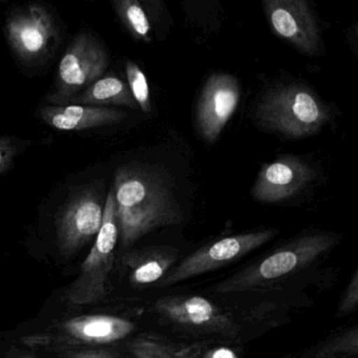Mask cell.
Here are the masks:
<instances>
[{
  "label": "cell",
  "instance_id": "cell-19",
  "mask_svg": "<svg viewBox=\"0 0 358 358\" xmlns=\"http://www.w3.org/2000/svg\"><path fill=\"white\" fill-rule=\"evenodd\" d=\"M117 15L131 36L137 41L150 43L152 24L141 3L137 0H117L113 3Z\"/></svg>",
  "mask_w": 358,
  "mask_h": 358
},
{
  "label": "cell",
  "instance_id": "cell-4",
  "mask_svg": "<svg viewBox=\"0 0 358 358\" xmlns=\"http://www.w3.org/2000/svg\"><path fill=\"white\" fill-rule=\"evenodd\" d=\"M118 238V219L112 188L104 203L103 220L95 243L81 265L78 278L66 292L71 303L90 305L100 301L106 295V285L114 267Z\"/></svg>",
  "mask_w": 358,
  "mask_h": 358
},
{
  "label": "cell",
  "instance_id": "cell-13",
  "mask_svg": "<svg viewBox=\"0 0 358 358\" xmlns=\"http://www.w3.org/2000/svg\"><path fill=\"white\" fill-rule=\"evenodd\" d=\"M314 177L315 171L299 157H280L262 167L251 194L257 202L275 204L296 196Z\"/></svg>",
  "mask_w": 358,
  "mask_h": 358
},
{
  "label": "cell",
  "instance_id": "cell-7",
  "mask_svg": "<svg viewBox=\"0 0 358 358\" xmlns=\"http://www.w3.org/2000/svg\"><path fill=\"white\" fill-rule=\"evenodd\" d=\"M278 230L264 229L234 234L201 247L180 262L160 282L161 288L173 286L189 278L230 265L270 242Z\"/></svg>",
  "mask_w": 358,
  "mask_h": 358
},
{
  "label": "cell",
  "instance_id": "cell-10",
  "mask_svg": "<svg viewBox=\"0 0 358 358\" xmlns=\"http://www.w3.org/2000/svg\"><path fill=\"white\" fill-rule=\"evenodd\" d=\"M103 211L101 192L97 186H90L73 196L57 220L58 245L64 255H74L96 238Z\"/></svg>",
  "mask_w": 358,
  "mask_h": 358
},
{
  "label": "cell",
  "instance_id": "cell-14",
  "mask_svg": "<svg viewBox=\"0 0 358 358\" xmlns=\"http://www.w3.org/2000/svg\"><path fill=\"white\" fill-rule=\"evenodd\" d=\"M41 120L59 131H78L117 124L124 120L122 110L106 106H49L39 110Z\"/></svg>",
  "mask_w": 358,
  "mask_h": 358
},
{
  "label": "cell",
  "instance_id": "cell-25",
  "mask_svg": "<svg viewBox=\"0 0 358 358\" xmlns=\"http://www.w3.org/2000/svg\"><path fill=\"white\" fill-rule=\"evenodd\" d=\"M14 358H37L36 355L31 353H22L20 354V355L15 356Z\"/></svg>",
  "mask_w": 358,
  "mask_h": 358
},
{
  "label": "cell",
  "instance_id": "cell-18",
  "mask_svg": "<svg viewBox=\"0 0 358 358\" xmlns=\"http://www.w3.org/2000/svg\"><path fill=\"white\" fill-rule=\"evenodd\" d=\"M358 355V326L331 335L299 358H355Z\"/></svg>",
  "mask_w": 358,
  "mask_h": 358
},
{
  "label": "cell",
  "instance_id": "cell-6",
  "mask_svg": "<svg viewBox=\"0 0 358 358\" xmlns=\"http://www.w3.org/2000/svg\"><path fill=\"white\" fill-rule=\"evenodd\" d=\"M135 324L118 316L94 314L64 320L43 334L24 341L31 347L94 348L110 345L127 338Z\"/></svg>",
  "mask_w": 358,
  "mask_h": 358
},
{
  "label": "cell",
  "instance_id": "cell-5",
  "mask_svg": "<svg viewBox=\"0 0 358 358\" xmlns=\"http://www.w3.org/2000/svg\"><path fill=\"white\" fill-rule=\"evenodd\" d=\"M108 64V52L99 39L90 32L79 33L62 56L55 87L48 96L47 102L52 106H64L101 78Z\"/></svg>",
  "mask_w": 358,
  "mask_h": 358
},
{
  "label": "cell",
  "instance_id": "cell-3",
  "mask_svg": "<svg viewBox=\"0 0 358 358\" xmlns=\"http://www.w3.org/2000/svg\"><path fill=\"white\" fill-rule=\"evenodd\" d=\"M332 118L330 108L309 87L299 83L270 90L257 106V119L266 131L291 139L316 135Z\"/></svg>",
  "mask_w": 358,
  "mask_h": 358
},
{
  "label": "cell",
  "instance_id": "cell-23",
  "mask_svg": "<svg viewBox=\"0 0 358 358\" xmlns=\"http://www.w3.org/2000/svg\"><path fill=\"white\" fill-rule=\"evenodd\" d=\"M62 358H119V356L115 352L99 347L70 348L62 349Z\"/></svg>",
  "mask_w": 358,
  "mask_h": 358
},
{
  "label": "cell",
  "instance_id": "cell-22",
  "mask_svg": "<svg viewBox=\"0 0 358 358\" xmlns=\"http://www.w3.org/2000/svg\"><path fill=\"white\" fill-rule=\"evenodd\" d=\"M22 143L12 137H0V175L6 173L13 164L22 150Z\"/></svg>",
  "mask_w": 358,
  "mask_h": 358
},
{
  "label": "cell",
  "instance_id": "cell-9",
  "mask_svg": "<svg viewBox=\"0 0 358 358\" xmlns=\"http://www.w3.org/2000/svg\"><path fill=\"white\" fill-rule=\"evenodd\" d=\"M162 320L186 332L234 339L240 326L230 314L198 295H167L152 305Z\"/></svg>",
  "mask_w": 358,
  "mask_h": 358
},
{
  "label": "cell",
  "instance_id": "cell-17",
  "mask_svg": "<svg viewBox=\"0 0 358 358\" xmlns=\"http://www.w3.org/2000/svg\"><path fill=\"white\" fill-rule=\"evenodd\" d=\"M129 351L134 358H196L202 347L199 343H173L159 335L142 334L129 343Z\"/></svg>",
  "mask_w": 358,
  "mask_h": 358
},
{
  "label": "cell",
  "instance_id": "cell-21",
  "mask_svg": "<svg viewBox=\"0 0 358 358\" xmlns=\"http://www.w3.org/2000/svg\"><path fill=\"white\" fill-rule=\"evenodd\" d=\"M358 306V272L355 270L337 306V316L343 317L353 313Z\"/></svg>",
  "mask_w": 358,
  "mask_h": 358
},
{
  "label": "cell",
  "instance_id": "cell-20",
  "mask_svg": "<svg viewBox=\"0 0 358 358\" xmlns=\"http://www.w3.org/2000/svg\"><path fill=\"white\" fill-rule=\"evenodd\" d=\"M125 72H127V81H129L127 87L131 91V96L137 103L138 108L145 114H150L152 112V101H150V85H148L145 74L139 68V66L133 62H127Z\"/></svg>",
  "mask_w": 358,
  "mask_h": 358
},
{
  "label": "cell",
  "instance_id": "cell-12",
  "mask_svg": "<svg viewBox=\"0 0 358 358\" xmlns=\"http://www.w3.org/2000/svg\"><path fill=\"white\" fill-rule=\"evenodd\" d=\"M240 99L241 87L236 77L224 73L209 77L196 110V129L205 141H217L236 113Z\"/></svg>",
  "mask_w": 358,
  "mask_h": 358
},
{
  "label": "cell",
  "instance_id": "cell-2",
  "mask_svg": "<svg viewBox=\"0 0 358 358\" xmlns=\"http://www.w3.org/2000/svg\"><path fill=\"white\" fill-rule=\"evenodd\" d=\"M337 243L336 234L329 232H311L297 236L264 259L222 280L213 288V292L226 294L274 286L315 263Z\"/></svg>",
  "mask_w": 358,
  "mask_h": 358
},
{
  "label": "cell",
  "instance_id": "cell-16",
  "mask_svg": "<svg viewBox=\"0 0 358 358\" xmlns=\"http://www.w3.org/2000/svg\"><path fill=\"white\" fill-rule=\"evenodd\" d=\"M70 102H76L78 106H120L131 110H137L138 106L131 96L127 83L118 77H101L90 85L83 93L75 96Z\"/></svg>",
  "mask_w": 358,
  "mask_h": 358
},
{
  "label": "cell",
  "instance_id": "cell-8",
  "mask_svg": "<svg viewBox=\"0 0 358 358\" xmlns=\"http://www.w3.org/2000/svg\"><path fill=\"white\" fill-rule=\"evenodd\" d=\"M6 34L14 53L27 64H41L58 43L57 24L51 12L32 3L13 10L6 22Z\"/></svg>",
  "mask_w": 358,
  "mask_h": 358
},
{
  "label": "cell",
  "instance_id": "cell-11",
  "mask_svg": "<svg viewBox=\"0 0 358 358\" xmlns=\"http://www.w3.org/2000/svg\"><path fill=\"white\" fill-rule=\"evenodd\" d=\"M264 12L276 36L303 55L320 50V31L313 11L305 0H265Z\"/></svg>",
  "mask_w": 358,
  "mask_h": 358
},
{
  "label": "cell",
  "instance_id": "cell-1",
  "mask_svg": "<svg viewBox=\"0 0 358 358\" xmlns=\"http://www.w3.org/2000/svg\"><path fill=\"white\" fill-rule=\"evenodd\" d=\"M113 190L122 246L183 221L173 182L156 167L136 163L119 167Z\"/></svg>",
  "mask_w": 358,
  "mask_h": 358
},
{
  "label": "cell",
  "instance_id": "cell-15",
  "mask_svg": "<svg viewBox=\"0 0 358 358\" xmlns=\"http://www.w3.org/2000/svg\"><path fill=\"white\" fill-rule=\"evenodd\" d=\"M178 255L173 247H148L127 253L122 262L129 269L131 284L148 286L164 278L177 262Z\"/></svg>",
  "mask_w": 358,
  "mask_h": 358
},
{
  "label": "cell",
  "instance_id": "cell-24",
  "mask_svg": "<svg viewBox=\"0 0 358 358\" xmlns=\"http://www.w3.org/2000/svg\"><path fill=\"white\" fill-rule=\"evenodd\" d=\"M210 358H236V355L227 349H220L213 352Z\"/></svg>",
  "mask_w": 358,
  "mask_h": 358
}]
</instances>
